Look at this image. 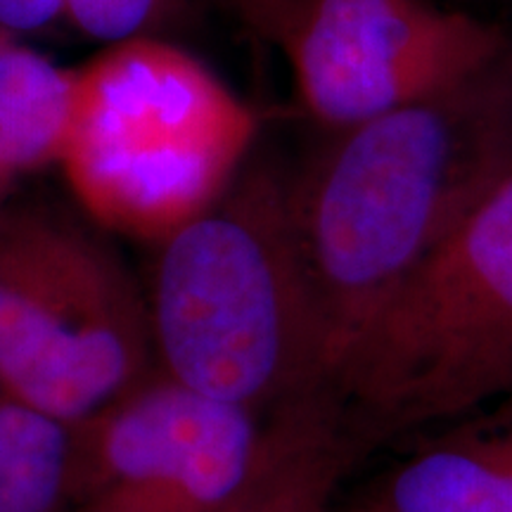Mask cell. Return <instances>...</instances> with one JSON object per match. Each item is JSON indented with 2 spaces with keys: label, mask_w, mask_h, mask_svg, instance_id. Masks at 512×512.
Masks as SVG:
<instances>
[{
  "label": "cell",
  "mask_w": 512,
  "mask_h": 512,
  "mask_svg": "<svg viewBox=\"0 0 512 512\" xmlns=\"http://www.w3.org/2000/svg\"><path fill=\"white\" fill-rule=\"evenodd\" d=\"M512 394V166L408 275L339 363L356 458Z\"/></svg>",
  "instance_id": "obj_3"
},
{
  "label": "cell",
  "mask_w": 512,
  "mask_h": 512,
  "mask_svg": "<svg viewBox=\"0 0 512 512\" xmlns=\"http://www.w3.org/2000/svg\"><path fill=\"white\" fill-rule=\"evenodd\" d=\"M275 43L330 133L451 91L512 50L494 24L427 0H292Z\"/></svg>",
  "instance_id": "obj_6"
},
{
  "label": "cell",
  "mask_w": 512,
  "mask_h": 512,
  "mask_svg": "<svg viewBox=\"0 0 512 512\" xmlns=\"http://www.w3.org/2000/svg\"><path fill=\"white\" fill-rule=\"evenodd\" d=\"M425 434L356 505L366 512H512V394Z\"/></svg>",
  "instance_id": "obj_8"
},
{
  "label": "cell",
  "mask_w": 512,
  "mask_h": 512,
  "mask_svg": "<svg viewBox=\"0 0 512 512\" xmlns=\"http://www.w3.org/2000/svg\"><path fill=\"white\" fill-rule=\"evenodd\" d=\"M64 27L105 48L136 38H164L183 0H62Z\"/></svg>",
  "instance_id": "obj_12"
},
{
  "label": "cell",
  "mask_w": 512,
  "mask_h": 512,
  "mask_svg": "<svg viewBox=\"0 0 512 512\" xmlns=\"http://www.w3.org/2000/svg\"><path fill=\"white\" fill-rule=\"evenodd\" d=\"M155 368L145 290L86 228L0 214V382L5 396L86 422Z\"/></svg>",
  "instance_id": "obj_5"
},
{
  "label": "cell",
  "mask_w": 512,
  "mask_h": 512,
  "mask_svg": "<svg viewBox=\"0 0 512 512\" xmlns=\"http://www.w3.org/2000/svg\"><path fill=\"white\" fill-rule=\"evenodd\" d=\"M271 451L252 486L223 512H330L337 484L358 463L332 401L316 399L268 418Z\"/></svg>",
  "instance_id": "obj_9"
},
{
  "label": "cell",
  "mask_w": 512,
  "mask_h": 512,
  "mask_svg": "<svg viewBox=\"0 0 512 512\" xmlns=\"http://www.w3.org/2000/svg\"><path fill=\"white\" fill-rule=\"evenodd\" d=\"M5 399V389H3V382H0V401Z\"/></svg>",
  "instance_id": "obj_16"
},
{
  "label": "cell",
  "mask_w": 512,
  "mask_h": 512,
  "mask_svg": "<svg viewBox=\"0 0 512 512\" xmlns=\"http://www.w3.org/2000/svg\"><path fill=\"white\" fill-rule=\"evenodd\" d=\"M62 29H67L62 0H0V34L22 41Z\"/></svg>",
  "instance_id": "obj_13"
},
{
  "label": "cell",
  "mask_w": 512,
  "mask_h": 512,
  "mask_svg": "<svg viewBox=\"0 0 512 512\" xmlns=\"http://www.w3.org/2000/svg\"><path fill=\"white\" fill-rule=\"evenodd\" d=\"M155 247L145 302L159 370L261 418L330 396L335 347L278 171L242 169L214 207Z\"/></svg>",
  "instance_id": "obj_2"
},
{
  "label": "cell",
  "mask_w": 512,
  "mask_h": 512,
  "mask_svg": "<svg viewBox=\"0 0 512 512\" xmlns=\"http://www.w3.org/2000/svg\"><path fill=\"white\" fill-rule=\"evenodd\" d=\"M292 0H219L223 10H228L242 27L254 36L275 43L280 24Z\"/></svg>",
  "instance_id": "obj_14"
},
{
  "label": "cell",
  "mask_w": 512,
  "mask_h": 512,
  "mask_svg": "<svg viewBox=\"0 0 512 512\" xmlns=\"http://www.w3.org/2000/svg\"><path fill=\"white\" fill-rule=\"evenodd\" d=\"M74 69L0 34V190L60 162Z\"/></svg>",
  "instance_id": "obj_10"
},
{
  "label": "cell",
  "mask_w": 512,
  "mask_h": 512,
  "mask_svg": "<svg viewBox=\"0 0 512 512\" xmlns=\"http://www.w3.org/2000/svg\"><path fill=\"white\" fill-rule=\"evenodd\" d=\"M271 451V422L157 366L79 422L76 512H223Z\"/></svg>",
  "instance_id": "obj_7"
},
{
  "label": "cell",
  "mask_w": 512,
  "mask_h": 512,
  "mask_svg": "<svg viewBox=\"0 0 512 512\" xmlns=\"http://www.w3.org/2000/svg\"><path fill=\"white\" fill-rule=\"evenodd\" d=\"M330 512H366L361 508V505H351V508H347V510H330Z\"/></svg>",
  "instance_id": "obj_15"
},
{
  "label": "cell",
  "mask_w": 512,
  "mask_h": 512,
  "mask_svg": "<svg viewBox=\"0 0 512 512\" xmlns=\"http://www.w3.org/2000/svg\"><path fill=\"white\" fill-rule=\"evenodd\" d=\"M256 114L169 38H136L74 69L60 164L100 226L157 245L226 195Z\"/></svg>",
  "instance_id": "obj_4"
},
{
  "label": "cell",
  "mask_w": 512,
  "mask_h": 512,
  "mask_svg": "<svg viewBox=\"0 0 512 512\" xmlns=\"http://www.w3.org/2000/svg\"><path fill=\"white\" fill-rule=\"evenodd\" d=\"M79 425L0 401V512H76Z\"/></svg>",
  "instance_id": "obj_11"
},
{
  "label": "cell",
  "mask_w": 512,
  "mask_h": 512,
  "mask_svg": "<svg viewBox=\"0 0 512 512\" xmlns=\"http://www.w3.org/2000/svg\"><path fill=\"white\" fill-rule=\"evenodd\" d=\"M510 166L512 50L451 91L330 133L287 181L294 242L337 370L375 313Z\"/></svg>",
  "instance_id": "obj_1"
}]
</instances>
